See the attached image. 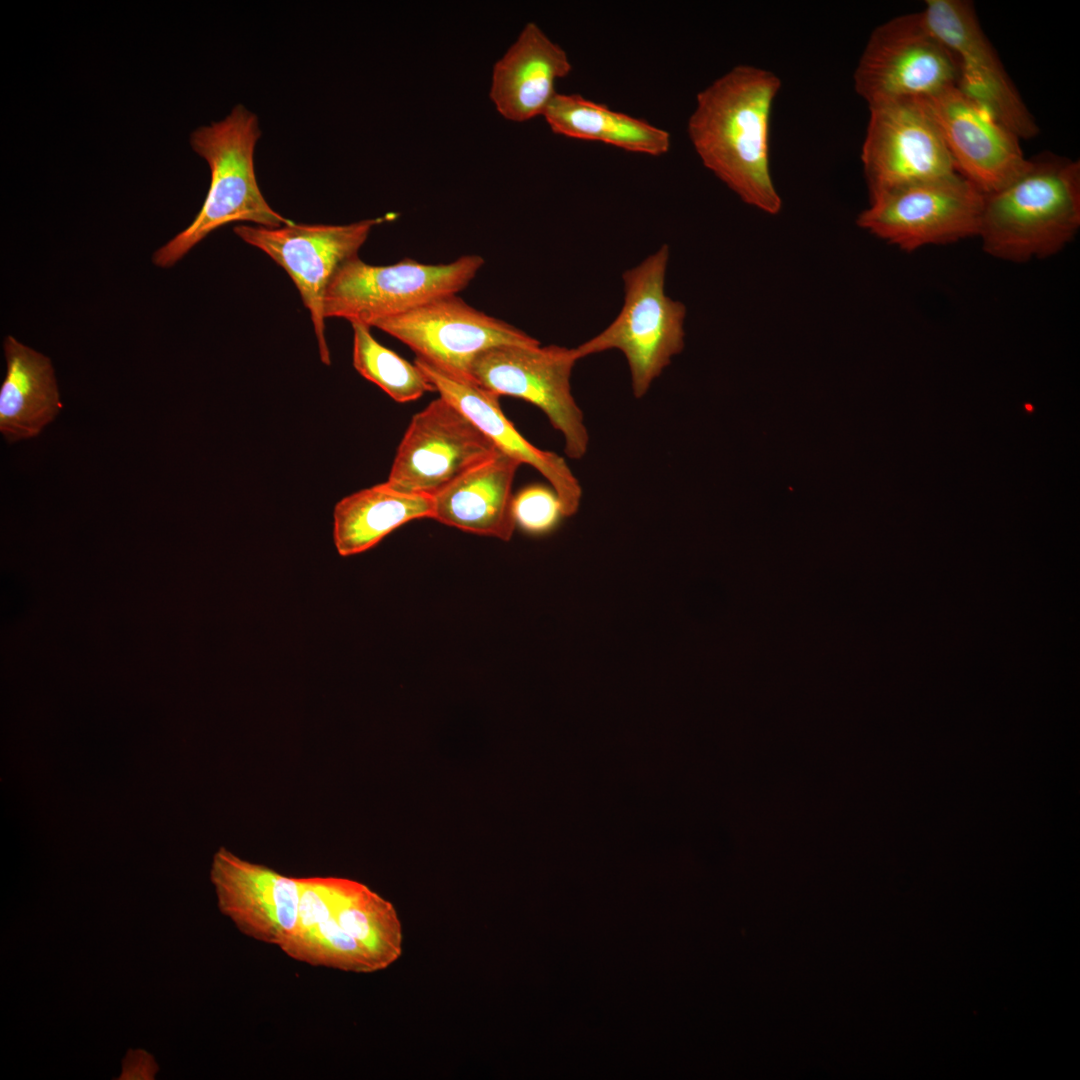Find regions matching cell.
Returning a JSON list of instances; mask_svg holds the SVG:
<instances>
[{
  "label": "cell",
  "instance_id": "6da1fadb",
  "mask_svg": "<svg viewBox=\"0 0 1080 1080\" xmlns=\"http://www.w3.org/2000/svg\"><path fill=\"white\" fill-rule=\"evenodd\" d=\"M781 88L773 72L738 65L700 91L687 133L702 164L744 203L770 215L782 200L770 169V120Z\"/></svg>",
  "mask_w": 1080,
  "mask_h": 1080
},
{
  "label": "cell",
  "instance_id": "7a4b0ae2",
  "mask_svg": "<svg viewBox=\"0 0 1080 1080\" xmlns=\"http://www.w3.org/2000/svg\"><path fill=\"white\" fill-rule=\"evenodd\" d=\"M1079 227V161L1042 156L1004 187L984 194L978 236L988 254L1023 262L1057 253Z\"/></svg>",
  "mask_w": 1080,
  "mask_h": 1080
},
{
  "label": "cell",
  "instance_id": "3957f363",
  "mask_svg": "<svg viewBox=\"0 0 1080 1080\" xmlns=\"http://www.w3.org/2000/svg\"><path fill=\"white\" fill-rule=\"evenodd\" d=\"M260 137L257 116L241 104L223 120L192 132L191 147L210 168L209 190L191 224L154 253L155 265L173 266L208 234L228 223L247 221L267 228L293 223L271 208L258 186L254 151Z\"/></svg>",
  "mask_w": 1080,
  "mask_h": 1080
},
{
  "label": "cell",
  "instance_id": "277c9868",
  "mask_svg": "<svg viewBox=\"0 0 1080 1080\" xmlns=\"http://www.w3.org/2000/svg\"><path fill=\"white\" fill-rule=\"evenodd\" d=\"M669 248L662 245L623 274L624 302L600 333L575 347L579 359L607 350L626 358L634 397L642 398L684 347L686 308L665 291Z\"/></svg>",
  "mask_w": 1080,
  "mask_h": 1080
},
{
  "label": "cell",
  "instance_id": "5b68a950",
  "mask_svg": "<svg viewBox=\"0 0 1080 1080\" xmlns=\"http://www.w3.org/2000/svg\"><path fill=\"white\" fill-rule=\"evenodd\" d=\"M467 254L444 264L403 259L386 266L370 265L356 256L333 276L324 299L325 318H343L369 327L408 312L438 297L457 294L484 264Z\"/></svg>",
  "mask_w": 1080,
  "mask_h": 1080
},
{
  "label": "cell",
  "instance_id": "8992f818",
  "mask_svg": "<svg viewBox=\"0 0 1080 1080\" xmlns=\"http://www.w3.org/2000/svg\"><path fill=\"white\" fill-rule=\"evenodd\" d=\"M853 79L856 93L871 107L925 100L958 86L959 66L920 11L894 17L872 31Z\"/></svg>",
  "mask_w": 1080,
  "mask_h": 1080
},
{
  "label": "cell",
  "instance_id": "52a82bcc",
  "mask_svg": "<svg viewBox=\"0 0 1080 1080\" xmlns=\"http://www.w3.org/2000/svg\"><path fill=\"white\" fill-rule=\"evenodd\" d=\"M578 360L575 348L503 344L478 354L468 378L499 397L519 398L541 409L562 434L566 456L581 459L590 437L571 391V374Z\"/></svg>",
  "mask_w": 1080,
  "mask_h": 1080
},
{
  "label": "cell",
  "instance_id": "ba28073f",
  "mask_svg": "<svg viewBox=\"0 0 1080 1080\" xmlns=\"http://www.w3.org/2000/svg\"><path fill=\"white\" fill-rule=\"evenodd\" d=\"M857 225L910 252L978 236L984 194L954 172L872 198Z\"/></svg>",
  "mask_w": 1080,
  "mask_h": 1080
},
{
  "label": "cell",
  "instance_id": "9c48e42d",
  "mask_svg": "<svg viewBox=\"0 0 1080 1080\" xmlns=\"http://www.w3.org/2000/svg\"><path fill=\"white\" fill-rule=\"evenodd\" d=\"M396 216L389 213L344 225L293 222L278 228H234L243 241L262 250L288 273L310 313L320 358L326 365H330L324 315L328 285L344 263L358 256L372 228Z\"/></svg>",
  "mask_w": 1080,
  "mask_h": 1080
},
{
  "label": "cell",
  "instance_id": "30bf717a",
  "mask_svg": "<svg viewBox=\"0 0 1080 1080\" xmlns=\"http://www.w3.org/2000/svg\"><path fill=\"white\" fill-rule=\"evenodd\" d=\"M868 108L861 161L869 198L957 172L941 132L921 100L891 101Z\"/></svg>",
  "mask_w": 1080,
  "mask_h": 1080
},
{
  "label": "cell",
  "instance_id": "8fae6325",
  "mask_svg": "<svg viewBox=\"0 0 1080 1080\" xmlns=\"http://www.w3.org/2000/svg\"><path fill=\"white\" fill-rule=\"evenodd\" d=\"M497 450L464 413L439 396L412 417L386 482L401 491L433 496Z\"/></svg>",
  "mask_w": 1080,
  "mask_h": 1080
},
{
  "label": "cell",
  "instance_id": "7c38bea8",
  "mask_svg": "<svg viewBox=\"0 0 1080 1080\" xmlns=\"http://www.w3.org/2000/svg\"><path fill=\"white\" fill-rule=\"evenodd\" d=\"M374 327L407 345L416 357L468 378L481 352L503 344L540 343L526 332L466 303L457 294L426 302Z\"/></svg>",
  "mask_w": 1080,
  "mask_h": 1080
},
{
  "label": "cell",
  "instance_id": "4fadbf2b",
  "mask_svg": "<svg viewBox=\"0 0 1080 1080\" xmlns=\"http://www.w3.org/2000/svg\"><path fill=\"white\" fill-rule=\"evenodd\" d=\"M930 29L952 51L959 66L958 88L1019 139L1039 128L983 32L966 0H927L921 11Z\"/></svg>",
  "mask_w": 1080,
  "mask_h": 1080
},
{
  "label": "cell",
  "instance_id": "5bb4252c",
  "mask_svg": "<svg viewBox=\"0 0 1080 1080\" xmlns=\"http://www.w3.org/2000/svg\"><path fill=\"white\" fill-rule=\"evenodd\" d=\"M935 120L956 171L983 194L994 192L1030 165L1019 138L958 86L921 100Z\"/></svg>",
  "mask_w": 1080,
  "mask_h": 1080
},
{
  "label": "cell",
  "instance_id": "9a60e30c",
  "mask_svg": "<svg viewBox=\"0 0 1080 1080\" xmlns=\"http://www.w3.org/2000/svg\"><path fill=\"white\" fill-rule=\"evenodd\" d=\"M210 878L219 910L244 935L279 946L295 931L299 878L244 860L224 847L213 856Z\"/></svg>",
  "mask_w": 1080,
  "mask_h": 1080
},
{
  "label": "cell",
  "instance_id": "2e32d148",
  "mask_svg": "<svg viewBox=\"0 0 1080 1080\" xmlns=\"http://www.w3.org/2000/svg\"><path fill=\"white\" fill-rule=\"evenodd\" d=\"M414 363L439 395L464 413L507 455L536 469L555 490L566 517L579 510L583 491L566 460L530 443L501 410L499 396L471 379L416 357Z\"/></svg>",
  "mask_w": 1080,
  "mask_h": 1080
},
{
  "label": "cell",
  "instance_id": "e0dca14e",
  "mask_svg": "<svg viewBox=\"0 0 1080 1080\" xmlns=\"http://www.w3.org/2000/svg\"><path fill=\"white\" fill-rule=\"evenodd\" d=\"M571 70L566 51L536 23L529 22L495 63L490 99L509 121L525 122L543 116L557 94V80Z\"/></svg>",
  "mask_w": 1080,
  "mask_h": 1080
},
{
  "label": "cell",
  "instance_id": "ac0fdd59",
  "mask_svg": "<svg viewBox=\"0 0 1080 1080\" xmlns=\"http://www.w3.org/2000/svg\"><path fill=\"white\" fill-rule=\"evenodd\" d=\"M520 465L497 450L432 496V519L465 532L509 541L516 529L512 486Z\"/></svg>",
  "mask_w": 1080,
  "mask_h": 1080
},
{
  "label": "cell",
  "instance_id": "d6986e66",
  "mask_svg": "<svg viewBox=\"0 0 1080 1080\" xmlns=\"http://www.w3.org/2000/svg\"><path fill=\"white\" fill-rule=\"evenodd\" d=\"M0 388V432L9 443L38 436L62 408L51 360L8 335Z\"/></svg>",
  "mask_w": 1080,
  "mask_h": 1080
},
{
  "label": "cell",
  "instance_id": "ffe728a7",
  "mask_svg": "<svg viewBox=\"0 0 1080 1080\" xmlns=\"http://www.w3.org/2000/svg\"><path fill=\"white\" fill-rule=\"evenodd\" d=\"M432 516L431 495L401 491L384 482L348 495L335 505L334 544L339 555H356L400 526Z\"/></svg>",
  "mask_w": 1080,
  "mask_h": 1080
},
{
  "label": "cell",
  "instance_id": "44dd1931",
  "mask_svg": "<svg viewBox=\"0 0 1080 1080\" xmlns=\"http://www.w3.org/2000/svg\"><path fill=\"white\" fill-rule=\"evenodd\" d=\"M543 117L556 134L632 153L662 156L671 145L668 131L579 94L557 93Z\"/></svg>",
  "mask_w": 1080,
  "mask_h": 1080
},
{
  "label": "cell",
  "instance_id": "7402d4cb",
  "mask_svg": "<svg viewBox=\"0 0 1080 1080\" xmlns=\"http://www.w3.org/2000/svg\"><path fill=\"white\" fill-rule=\"evenodd\" d=\"M335 919L377 961L381 970L402 954V925L396 909L366 885L344 878Z\"/></svg>",
  "mask_w": 1080,
  "mask_h": 1080
},
{
  "label": "cell",
  "instance_id": "603a6c76",
  "mask_svg": "<svg viewBox=\"0 0 1080 1080\" xmlns=\"http://www.w3.org/2000/svg\"><path fill=\"white\" fill-rule=\"evenodd\" d=\"M351 325L353 366L360 375L400 403L414 401L427 392L436 391L415 363L408 362L380 344L372 336L369 326L360 323Z\"/></svg>",
  "mask_w": 1080,
  "mask_h": 1080
},
{
  "label": "cell",
  "instance_id": "cb8c5ba5",
  "mask_svg": "<svg viewBox=\"0 0 1080 1080\" xmlns=\"http://www.w3.org/2000/svg\"><path fill=\"white\" fill-rule=\"evenodd\" d=\"M278 947L289 957L313 966L354 973L381 970L373 956L340 927L335 917L293 932Z\"/></svg>",
  "mask_w": 1080,
  "mask_h": 1080
},
{
  "label": "cell",
  "instance_id": "d4e9b609",
  "mask_svg": "<svg viewBox=\"0 0 1080 1080\" xmlns=\"http://www.w3.org/2000/svg\"><path fill=\"white\" fill-rule=\"evenodd\" d=\"M515 527L532 536L549 534L567 518L562 502L551 486L533 484L513 496Z\"/></svg>",
  "mask_w": 1080,
  "mask_h": 1080
},
{
  "label": "cell",
  "instance_id": "484cf974",
  "mask_svg": "<svg viewBox=\"0 0 1080 1080\" xmlns=\"http://www.w3.org/2000/svg\"><path fill=\"white\" fill-rule=\"evenodd\" d=\"M344 878H299L300 892L297 924L294 932L311 928L334 918Z\"/></svg>",
  "mask_w": 1080,
  "mask_h": 1080
},
{
  "label": "cell",
  "instance_id": "4316f807",
  "mask_svg": "<svg viewBox=\"0 0 1080 1080\" xmlns=\"http://www.w3.org/2000/svg\"><path fill=\"white\" fill-rule=\"evenodd\" d=\"M158 1071V1065L153 1057L144 1050H129L123 1061L122 1078L125 1079H153Z\"/></svg>",
  "mask_w": 1080,
  "mask_h": 1080
}]
</instances>
